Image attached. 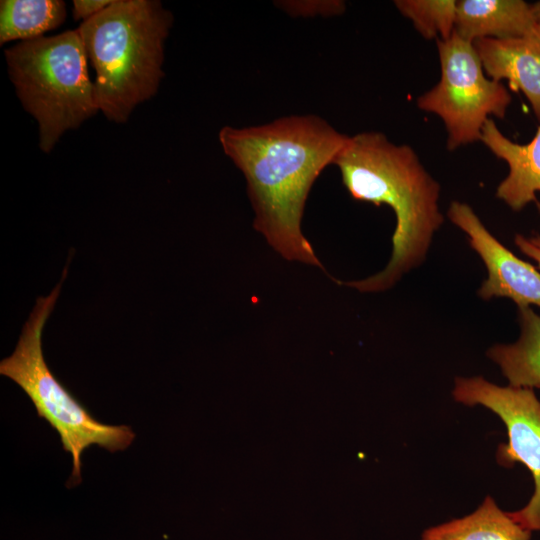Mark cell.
Listing matches in <instances>:
<instances>
[{
	"label": "cell",
	"mask_w": 540,
	"mask_h": 540,
	"mask_svg": "<svg viewBox=\"0 0 540 540\" xmlns=\"http://www.w3.org/2000/svg\"><path fill=\"white\" fill-rule=\"evenodd\" d=\"M224 153L243 173L254 228L283 258L322 268L302 232L311 187L349 136L315 115H292L219 131Z\"/></svg>",
	"instance_id": "1"
},
{
	"label": "cell",
	"mask_w": 540,
	"mask_h": 540,
	"mask_svg": "<svg viewBox=\"0 0 540 540\" xmlns=\"http://www.w3.org/2000/svg\"><path fill=\"white\" fill-rule=\"evenodd\" d=\"M333 164L353 199L387 205L395 214L386 267L373 276L344 283L360 292L385 291L424 262L434 234L444 222L440 184L412 147L394 144L376 131L349 136Z\"/></svg>",
	"instance_id": "2"
},
{
	"label": "cell",
	"mask_w": 540,
	"mask_h": 540,
	"mask_svg": "<svg viewBox=\"0 0 540 540\" xmlns=\"http://www.w3.org/2000/svg\"><path fill=\"white\" fill-rule=\"evenodd\" d=\"M172 24L160 1L113 0L77 28L95 70L97 106L108 120L127 122L137 105L157 93Z\"/></svg>",
	"instance_id": "3"
},
{
	"label": "cell",
	"mask_w": 540,
	"mask_h": 540,
	"mask_svg": "<svg viewBox=\"0 0 540 540\" xmlns=\"http://www.w3.org/2000/svg\"><path fill=\"white\" fill-rule=\"evenodd\" d=\"M4 54L17 96L38 123L43 152L99 111L77 29L20 42Z\"/></svg>",
	"instance_id": "4"
},
{
	"label": "cell",
	"mask_w": 540,
	"mask_h": 540,
	"mask_svg": "<svg viewBox=\"0 0 540 540\" xmlns=\"http://www.w3.org/2000/svg\"><path fill=\"white\" fill-rule=\"evenodd\" d=\"M47 297H38L29 319L23 326L14 352L1 360L0 374L10 378L32 401L39 417L59 434L62 447L72 456L73 468L69 488L81 482V455L92 445L109 452L125 450L135 433L127 425H108L97 421L47 366L42 349V333L53 311L66 277Z\"/></svg>",
	"instance_id": "5"
},
{
	"label": "cell",
	"mask_w": 540,
	"mask_h": 540,
	"mask_svg": "<svg viewBox=\"0 0 540 540\" xmlns=\"http://www.w3.org/2000/svg\"><path fill=\"white\" fill-rule=\"evenodd\" d=\"M441 77L417 99L419 109L439 116L447 131L446 147L481 140L482 128L490 116L503 119L512 101L501 82L490 79L474 44L455 32L447 40H436Z\"/></svg>",
	"instance_id": "6"
},
{
	"label": "cell",
	"mask_w": 540,
	"mask_h": 540,
	"mask_svg": "<svg viewBox=\"0 0 540 540\" xmlns=\"http://www.w3.org/2000/svg\"><path fill=\"white\" fill-rule=\"evenodd\" d=\"M455 401L467 406L481 405L505 424L506 444H500L497 461L503 466L522 463L531 472L534 492L511 518L529 531H540V400L531 388L498 386L483 377H457L452 391Z\"/></svg>",
	"instance_id": "7"
},
{
	"label": "cell",
	"mask_w": 540,
	"mask_h": 540,
	"mask_svg": "<svg viewBox=\"0 0 540 540\" xmlns=\"http://www.w3.org/2000/svg\"><path fill=\"white\" fill-rule=\"evenodd\" d=\"M447 217L467 235L470 247L487 269V278L478 290L480 298L506 297L518 308L540 307V272L532 264L518 258L493 236L467 203L452 201Z\"/></svg>",
	"instance_id": "8"
},
{
	"label": "cell",
	"mask_w": 540,
	"mask_h": 540,
	"mask_svg": "<svg viewBox=\"0 0 540 540\" xmlns=\"http://www.w3.org/2000/svg\"><path fill=\"white\" fill-rule=\"evenodd\" d=\"M473 44L486 75L521 91L540 121V28L522 37L483 38Z\"/></svg>",
	"instance_id": "9"
},
{
	"label": "cell",
	"mask_w": 540,
	"mask_h": 540,
	"mask_svg": "<svg viewBox=\"0 0 540 540\" xmlns=\"http://www.w3.org/2000/svg\"><path fill=\"white\" fill-rule=\"evenodd\" d=\"M497 158L504 160L508 175L499 183L495 196L514 211L534 202L540 208V126L530 142L518 144L507 138L489 118L480 140Z\"/></svg>",
	"instance_id": "10"
},
{
	"label": "cell",
	"mask_w": 540,
	"mask_h": 540,
	"mask_svg": "<svg viewBox=\"0 0 540 540\" xmlns=\"http://www.w3.org/2000/svg\"><path fill=\"white\" fill-rule=\"evenodd\" d=\"M540 28L532 4L522 0H460L455 33L471 43L522 37Z\"/></svg>",
	"instance_id": "11"
},
{
	"label": "cell",
	"mask_w": 540,
	"mask_h": 540,
	"mask_svg": "<svg viewBox=\"0 0 540 540\" xmlns=\"http://www.w3.org/2000/svg\"><path fill=\"white\" fill-rule=\"evenodd\" d=\"M520 336L511 344L487 350L510 386L540 388V315L531 306L518 308Z\"/></svg>",
	"instance_id": "12"
},
{
	"label": "cell",
	"mask_w": 540,
	"mask_h": 540,
	"mask_svg": "<svg viewBox=\"0 0 540 540\" xmlns=\"http://www.w3.org/2000/svg\"><path fill=\"white\" fill-rule=\"evenodd\" d=\"M531 531L502 511L491 496L471 514L423 532L422 540H530Z\"/></svg>",
	"instance_id": "13"
},
{
	"label": "cell",
	"mask_w": 540,
	"mask_h": 540,
	"mask_svg": "<svg viewBox=\"0 0 540 540\" xmlns=\"http://www.w3.org/2000/svg\"><path fill=\"white\" fill-rule=\"evenodd\" d=\"M66 15V4L61 0H2L0 44L42 37L61 26Z\"/></svg>",
	"instance_id": "14"
},
{
	"label": "cell",
	"mask_w": 540,
	"mask_h": 540,
	"mask_svg": "<svg viewBox=\"0 0 540 540\" xmlns=\"http://www.w3.org/2000/svg\"><path fill=\"white\" fill-rule=\"evenodd\" d=\"M454 0H396L398 11L425 39L447 40L455 32Z\"/></svg>",
	"instance_id": "15"
},
{
	"label": "cell",
	"mask_w": 540,
	"mask_h": 540,
	"mask_svg": "<svg viewBox=\"0 0 540 540\" xmlns=\"http://www.w3.org/2000/svg\"><path fill=\"white\" fill-rule=\"evenodd\" d=\"M292 16L336 15L344 12L342 1H286L278 4Z\"/></svg>",
	"instance_id": "16"
},
{
	"label": "cell",
	"mask_w": 540,
	"mask_h": 540,
	"mask_svg": "<svg viewBox=\"0 0 540 540\" xmlns=\"http://www.w3.org/2000/svg\"><path fill=\"white\" fill-rule=\"evenodd\" d=\"M112 1L113 0H74L72 9L73 18L76 21H87L107 8Z\"/></svg>",
	"instance_id": "17"
},
{
	"label": "cell",
	"mask_w": 540,
	"mask_h": 540,
	"mask_svg": "<svg viewBox=\"0 0 540 540\" xmlns=\"http://www.w3.org/2000/svg\"><path fill=\"white\" fill-rule=\"evenodd\" d=\"M517 248L526 256L534 260L540 269V235L524 236L516 234L514 238Z\"/></svg>",
	"instance_id": "18"
},
{
	"label": "cell",
	"mask_w": 540,
	"mask_h": 540,
	"mask_svg": "<svg viewBox=\"0 0 540 540\" xmlns=\"http://www.w3.org/2000/svg\"><path fill=\"white\" fill-rule=\"evenodd\" d=\"M532 8L537 19V22L540 26V1L532 4Z\"/></svg>",
	"instance_id": "19"
}]
</instances>
